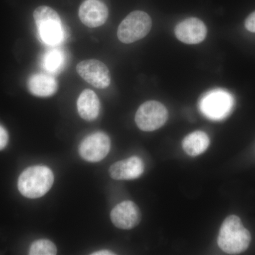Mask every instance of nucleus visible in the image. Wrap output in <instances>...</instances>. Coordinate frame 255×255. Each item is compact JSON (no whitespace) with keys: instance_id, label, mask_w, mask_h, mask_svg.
<instances>
[{"instance_id":"f257e3e1","label":"nucleus","mask_w":255,"mask_h":255,"mask_svg":"<svg viewBox=\"0 0 255 255\" xmlns=\"http://www.w3.org/2000/svg\"><path fill=\"white\" fill-rule=\"evenodd\" d=\"M251 242V233L238 216L232 215L225 219L218 237V245L224 253L240 254L248 249Z\"/></svg>"},{"instance_id":"f03ea898","label":"nucleus","mask_w":255,"mask_h":255,"mask_svg":"<svg viewBox=\"0 0 255 255\" xmlns=\"http://www.w3.org/2000/svg\"><path fill=\"white\" fill-rule=\"evenodd\" d=\"M54 182L51 169L46 166H33L25 169L18 177V189L28 199L41 197L50 190Z\"/></svg>"},{"instance_id":"7ed1b4c3","label":"nucleus","mask_w":255,"mask_h":255,"mask_svg":"<svg viewBox=\"0 0 255 255\" xmlns=\"http://www.w3.org/2000/svg\"><path fill=\"white\" fill-rule=\"evenodd\" d=\"M40 39L49 46H56L63 41L64 29L61 19L54 9L47 6L37 7L33 12Z\"/></svg>"},{"instance_id":"20e7f679","label":"nucleus","mask_w":255,"mask_h":255,"mask_svg":"<svg viewBox=\"0 0 255 255\" xmlns=\"http://www.w3.org/2000/svg\"><path fill=\"white\" fill-rule=\"evenodd\" d=\"M234 99L229 92L217 89L206 93L199 102V109L208 119L223 120L232 112Z\"/></svg>"},{"instance_id":"39448f33","label":"nucleus","mask_w":255,"mask_h":255,"mask_svg":"<svg viewBox=\"0 0 255 255\" xmlns=\"http://www.w3.org/2000/svg\"><path fill=\"white\" fill-rule=\"evenodd\" d=\"M152 24V19L147 13L134 11L128 15L120 23L117 36L122 43L127 44L134 43L148 34Z\"/></svg>"},{"instance_id":"423d86ee","label":"nucleus","mask_w":255,"mask_h":255,"mask_svg":"<svg viewBox=\"0 0 255 255\" xmlns=\"http://www.w3.org/2000/svg\"><path fill=\"white\" fill-rule=\"evenodd\" d=\"M168 112L160 102L148 101L142 104L135 114V123L142 131L157 130L166 123Z\"/></svg>"},{"instance_id":"0eeeda50","label":"nucleus","mask_w":255,"mask_h":255,"mask_svg":"<svg viewBox=\"0 0 255 255\" xmlns=\"http://www.w3.org/2000/svg\"><path fill=\"white\" fill-rule=\"evenodd\" d=\"M110 148V137L105 132H96L82 140L79 153L87 162H97L107 157Z\"/></svg>"},{"instance_id":"6e6552de","label":"nucleus","mask_w":255,"mask_h":255,"mask_svg":"<svg viewBox=\"0 0 255 255\" xmlns=\"http://www.w3.org/2000/svg\"><path fill=\"white\" fill-rule=\"evenodd\" d=\"M80 77L92 86L105 89L110 86L111 74L107 65L98 60H85L76 67Z\"/></svg>"},{"instance_id":"1a4fd4ad","label":"nucleus","mask_w":255,"mask_h":255,"mask_svg":"<svg viewBox=\"0 0 255 255\" xmlns=\"http://www.w3.org/2000/svg\"><path fill=\"white\" fill-rule=\"evenodd\" d=\"M111 220L116 227L123 230L135 228L141 221V214L136 204L131 201L120 203L112 209Z\"/></svg>"},{"instance_id":"9d476101","label":"nucleus","mask_w":255,"mask_h":255,"mask_svg":"<svg viewBox=\"0 0 255 255\" xmlns=\"http://www.w3.org/2000/svg\"><path fill=\"white\" fill-rule=\"evenodd\" d=\"M108 16V8L100 0H85L79 9V17L87 27L102 26L107 21Z\"/></svg>"},{"instance_id":"9b49d317","label":"nucleus","mask_w":255,"mask_h":255,"mask_svg":"<svg viewBox=\"0 0 255 255\" xmlns=\"http://www.w3.org/2000/svg\"><path fill=\"white\" fill-rule=\"evenodd\" d=\"M174 32L178 39L183 43L198 44L205 39L207 28L199 18H189L178 23Z\"/></svg>"},{"instance_id":"f8f14e48","label":"nucleus","mask_w":255,"mask_h":255,"mask_svg":"<svg viewBox=\"0 0 255 255\" xmlns=\"http://www.w3.org/2000/svg\"><path fill=\"white\" fill-rule=\"evenodd\" d=\"M144 172V164L140 157L133 156L115 162L111 166L109 173L116 180H131L137 179Z\"/></svg>"},{"instance_id":"ddd939ff","label":"nucleus","mask_w":255,"mask_h":255,"mask_svg":"<svg viewBox=\"0 0 255 255\" xmlns=\"http://www.w3.org/2000/svg\"><path fill=\"white\" fill-rule=\"evenodd\" d=\"M28 89L36 97H48L56 92L58 83L54 77L48 74H35L28 79Z\"/></svg>"},{"instance_id":"4468645a","label":"nucleus","mask_w":255,"mask_h":255,"mask_svg":"<svg viewBox=\"0 0 255 255\" xmlns=\"http://www.w3.org/2000/svg\"><path fill=\"white\" fill-rule=\"evenodd\" d=\"M79 115L84 120L92 122L98 117L100 112V102L95 92L85 90L79 96L78 102Z\"/></svg>"},{"instance_id":"2eb2a0df","label":"nucleus","mask_w":255,"mask_h":255,"mask_svg":"<svg viewBox=\"0 0 255 255\" xmlns=\"http://www.w3.org/2000/svg\"><path fill=\"white\" fill-rule=\"evenodd\" d=\"M210 145V139L205 132L196 130L187 135L182 141V148L187 155L196 157L204 153Z\"/></svg>"},{"instance_id":"dca6fc26","label":"nucleus","mask_w":255,"mask_h":255,"mask_svg":"<svg viewBox=\"0 0 255 255\" xmlns=\"http://www.w3.org/2000/svg\"><path fill=\"white\" fill-rule=\"evenodd\" d=\"M65 62L63 52L53 49L47 52L43 58V68L50 73H57L61 70Z\"/></svg>"},{"instance_id":"f3484780","label":"nucleus","mask_w":255,"mask_h":255,"mask_svg":"<svg viewBox=\"0 0 255 255\" xmlns=\"http://www.w3.org/2000/svg\"><path fill=\"white\" fill-rule=\"evenodd\" d=\"M57 254V248L54 243L48 240L41 239L35 241L29 250L31 255H54Z\"/></svg>"},{"instance_id":"a211bd4d","label":"nucleus","mask_w":255,"mask_h":255,"mask_svg":"<svg viewBox=\"0 0 255 255\" xmlns=\"http://www.w3.org/2000/svg\"><path fill=\"white\" fill-rule=\"evenodd\" d=\"M9 140V135L6 129L2 126L0 125V150H3Z\"/></svg>"},{"instance_id":"6ab92c4d","label":"nucleus","mask_w":255,"mask_h":255,"mask_svg":"<svg viewBox=\"0 0 255 255\" xmlns=\"http://www.w3.org/2000/svg\"><path fill=\"white\" fill-rule=\"evenodd\" d=\"M245 26L248 31L255 33V11L246 18Z\"/></svg>"},{"instance_id":"aec40b11","label":"nucleus","mask_w":255,"mask_h":255,"mask_svg":"<svg viewBox=\"0 0 255 255\" xmlns=\"http://www.w3.org/2000/svg\"><path fill=\"white\" fill-rule=\"evenodd\" d=\"M92 255H114V253H112V252L109 251H97L95 252V253H92Z\"/></svg>"}]
</instances>
